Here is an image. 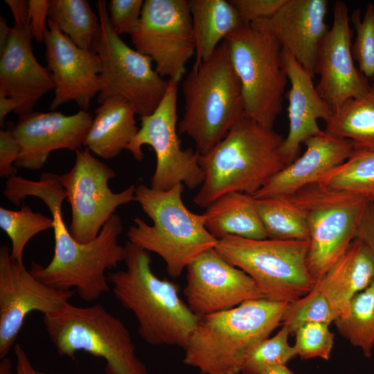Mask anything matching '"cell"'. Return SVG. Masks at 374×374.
<instances>
[{"label": "cell", "instance_id": "cell-1", "mask_svg": "<svg viewBox=\"0 0 374 374\" xmlns=\"http://www.w3.org/2000/svg\"><path fill=\"white\" fill-rule=\"evenodd\" d=\"M3 195L15 206L28 196L38 197L51 213L53 256L46 266L32 264L30 271L35 277L57 290H73L87 302L109 292L106 271L125 261L126 256L125 246L118 244L123 224L118 214L112 215L94 240L80 243L71 236L63 220L62 206L66 193L60 175L44 172L37 181L13 175L7 179Z\"/></svg>", "mask_w": 374, "mask_h": 374}, {"label": "cell", "instance_id": "cell-2", "mask_svg": "<svg viewBox=\"0 0 374 374\" xmlns=\"http://www.w3.org/2000/svg\"><path fill=\"white\" fill-rule=\"evenodd\" d=\"M284 139L243 116L213 149L199 154L204 177L194 203L207 208L227 193L253 195L287 165L281 152Z\"/></svg>", "mask_w": 374, "mask_h": 374}, {"label": "cell", "instance_id": "cell-3", "mask_svg": "<svg viewBox=\"0 0 374 374\" xmlns=\"http://www.w3.org/2000/svg\"><path fill=\"white\" fill-rule=\"evenodd\" d=\"M125 247L126 269L107 274L114 296L133 313L146 343L184 348L199 317L181 299L175 283L153 273L150 252L130 241Z\"/></svg>", "mask_w": 374, "mask_h": 374}, {"label": "cell", "instance_id": "cell-4", "mask_svg": "<svg viewBox=\"0 0 374 374\" xmlns=\"http://www.w3.org/2000/svg\"><path fill=\"white\" fill-rule=\"evenodd\" d=\"M289 303L258 299L202 317L184 348L201 374H240L251 351L280 324Z\"/></svg>", "mask_w": 374, "mask_h": 374}, {"label": "cell", "instance_id": "cell-5", "mask_svg": "<svg viewBox=\"0 0 374 374\" xmlns=\"http://www.w3.org/2000/svg\"><path fill=\"white\" fill-rule=\"evenodd\" d=\"M184 186L179 184L160 190L138 186L135 202L152 224L135 217L127 232L130 242L159 255L172 278L179 277L190 262L218 242L206 229L204 214L193 213L185 206Z\"/></svg>", "mask_w": 374, "mask_h": 374}, {"label": "cell", "instance_id": "cell-6", "mask_svg": "<svg viewBox=\"0 0 374 374\" xmlns=\"http://www.w3.org/2000/svg\"><path fill=\"white\" fill-rule=\"evenodd\" d=\"M182 91L184 110L178 132L190 137L196 151L204 155L244 116L241 84L226 40L207 60L193 66L182 82Z\"/></svg>", "mask_w": 374, "mask_h": 374}, {"label": "cell", "instance_id": "cell-7", "mask_svg": "<svg viewBox=\"0 0 374 374\" xmlns=\"http://www.w3.org/2000/svg\"><path fill=\"white\" fill-rule=\"evenodd\" d=\"M46 333L60 356L84 351L106 361V374H148L125 324L101 304L81 307L69 301L44 315Z\"/></svg>", "mask_w": 374, "mask_h": 374}, {"label": "cell", "instance_id": "cell-8", "mask_svg": "<svg viewBox=\"0 0 374 374\" xmlns=\"http://www.w3.org/2000/svg\"><path fill=\"white\" fill-rule=\"evenodd\" d=\"M215 249L245 272L265 299L290 303L310 292L317 283L308 266L309 240L226 236Z\"/></svg>", "mask_w": 374, "mask_h": 374}, {"label": "cell", "instance_id": "cell-9", "mask_svg": "<svg viewBox=\"0 0 374 374\" xmlns=\"http://www.w3.org/2000/svg\"><path fill=\"white\" fill-rule=\"evenodd\" d=\"M225 40L241 84L244 116L273 129L283 109L288 80L280 44L269 33L251 24L242 25Z\"/></svg>", "mask_w": 374, "mask_h": 374}, {"label": "cell", "instance_id": "cell-10", "mask_svg": "<svg viewBox=\"0 0 374 374\" xmlns=\"http://www.w3.org/2000/svg\"><path fill=\"white\" fill-rule=\"evenodd\" d=\"M288 198L305 215L309 229L308 266L319 280L355 240L368 201L319 183Z\"/></svg>", "mask_w": 374, "mask_h": 374}, {"label": "cell", "instance_id": "cell-11", "mask_svg": "<svg viewBox=\"0 0 374 374\" xmlns=\"http://www.w3.org/2000/svg\"><path fill=\"white\" fill-rule=\"evenodd\" d=\"M101 32L95 52L102 62V89L98 95L101 104L111 97H121L140 117L151 114L163 98L168 86L152 67V59L129 46L112 28L107 2L96 4Z\"/></svg>", "mask_w": 374, "mask_h": 374}, {"label": "cell", "instance_id": "cell-12", "mask_svg": "<svg viewBox=\"0 0 374 374\" xmlns=\"http://www.w3.org/2000/svg\"><path fill=\"white\" fill-rule=\"evenodd\" d=\"M177 82L168 80V86L161 102L150 115L140 117L141 127L126 150L136 161H142V147L154 150L157 163L150 180V187L167 190L181 184L189 189L201 186L204 171L199 164V154L191 148L183 150L178 132Z\"/></svg>", "mask_w": 374, "mask_h": 374}, {"label": "cell", "instance_id": "cell-13", "mask_svg": "<svg viewBox=\"0 0 374 374\" xmlns=\"http://www.w3.org/2000/svg\"><path fill=\"white\" fill-rule=\"evenodd\" d=\"M115 176L112 168L86 148L75 152L73 166L60 175L71 208L69 231L77 242L94 240L118 207L135 201L134 185L119 193L110 189L108 183Z\"/></svg>", "mask_w": 374, "mask_h": 374}, {"label": "cell", "instance_id": "cell-14", "mask_svg": "<svg viewBox=\"0 0 374 374\" xmlns=\"http://www.w3.org/2000/svg\"><path fill=\"white\" fill-rule=\"evenodd\" d=\"M134 48L150 57L163 78L179 83L195 54L188 0H145L130 36Z\"/></svg>", "mask_w": 374, "mask_h": 374}, {"label": "cell", "instance_id": "cell-15", "mask_svg": "<svg viewBox=\"0 0 374 374\" xmlns=\"http://www.w3.org/2000/svg\"><path fill=\"white\" fill-rule=\"evenodd\" d=\"M75 291L52 287L13 259L7 246L0 247V359L7 357L27 316L50 314L69 302Z\"/></svg>", "mask_w": 374, "mask_h": 374}, {"label": "cell", "instance_id": "cell-16", "mask_svg": "<svg viewBox=\"0 0 374 374\" xmlns=\"http://www.w3.org/2000/svg\"><path fill=\"white\" fill-rule=\"evenodd\" d=\"M186 270L184 295L190 310L199 317L263 298L254 281L215 248L200 254Z\"/></svg>", "mask_w": 374, "mask_h": 374}, {"label": "cell", "instance_id": "cell-17", "mask_svg": "<svg viewBox=\"0 0 374 374\" xmlns=\"http://www.w3.org/2000/svg\"><path fill=\"white\" fill-rule=\"evenodd\" d=\"M47 26L46 60L55 84L50 110L75 101L80 110L87 111L102 89L100 58L96 52L76 46L48 19Z\"/></svg>", "mask_w": 374, "mask_h": 374}, {"label": "cell", "instance_id": "cell-18", "mask_svg": "<svg viewBox=\"0 0 374 374\" xmlns=\"http://www.w3.org/2000/svg\"><path fill=\"white\" fill-rule=\"evenodd\" d=\"M87 111L71 115L60 112H31L19 116L11 127L19 146L17 168L39 170L57 150H80L93 121Z\"/></svg>", "mask_w": 374, "mask_h": 374}, {"label": "cell", "instance_id": "cell-19", "mask_svg": "<svg viewBox=\"0 0 374 374\" xmlns=\"http://www.w3.org/2000/svg\"><path fill=\"white\" fill-rule=\"evenodd\" d=\"M350 21L347 5L337 1L333 8L332 27L319 54L320 78L316 88L333 112L346 100L365 93L371 86V82L355 65Z\"/></svg>", "mask_w": 374, "mask_h": 374}, {"label": "cell", "instance_id": "cell-20", "mask_svg": "<svg viewBox=\"0 0 374 374\" xmlns=\"http://www.w3.org/2000/svg\"><path fill=\"white\" fill-rule=\"evenodd\" d=\"M326 0H286L271 17L251 25L272 35L314 78L329 27Z\"/></svg>", "mask_w": 374, "mask_h": 374}, {"label": "cell", "instance_id": "cell-21", "mask_svg": "<svg viewBox=\"0 0 374 374\" xmlns=\"http://www.w3.org/2000/svg\"><path fill=\"white\" fill-rule=\"evenodd\" d=\"M30 28H12L0 53V93L12 98L19 116L33 112L39 100L55 89L51 73L34 55Z\"/></svg>", "mask_w": 374, "mask_h": 374}, {"label": "cell", "instance_id": "cell-22", "mask_svg": "<svg viewBox=\"0 0 374 374\" xmlns=\"http://www.w3.org/2000/svg\"><path fill=\"white\" fill-rule=\"evenodd\" d=\"M300 157L274 175L253 196L288 197L318 183L326 175L348 159L355 152L353 143L323 131L308 139Z\"/></svg>", "mask_w": 374, "mask_h": 374}, {"label": "cell", "instance_id": "cell-23", "mask_svg": "<svg viewBox=\"0 0 374 374\" xmlns=\"http://www.w3.org/2000/svg\"><path fill=\"white\" fill-rule=\"evenodd\" d=\"M283 62L291 86L287 108L289 132L281 147L288 165L297 158L303 143L323 132L318 121L327 123L334 112L317 91L312 75L284 49Z\"/></svg>", "mask_w": 374, "mask_h": 374}, {"label": "cell", "instance_id": "cell-24", "mask_svg": "<svg viewBox=\"0 0 374 374\" xmlns=\"http://www.w3.org/2000/svg\"><path fill=\"white\" fill-rule=\"evenodd\" d=\"M373 280L374 258L365 246L355 239L323 277L317 281L339 319L346 317L353 297L365 290Z\"/></svg>", "mask_w": 374, "mask_h": 374}, {"label": "cell", "instance_id": "cell-25", "mask_svg": "<svg viewBox=\"0 0 374 374\" xmlns=\"http://www.w3.org/2000/svg\"><path fill=\"white\" fill-rule=\"evenodd\" d=\"M83 145L99 157L111 159L126 150L137 134L135 110L121 97H111L95 110Z\"/></svg>", "mask_w": 374, "mask_h": 374}, {"label": "cell", "instance_id": "cell-26", "mask_svg": "<svg viewBox=\"0 0 374 374\" xmlns=\"http://www.w3.org/2000/svg\"><path fill=\"white\" fill-rule=\"evenodd\" d=\"M204 215L205 226L217 240L226 236L246 239H266L256 199L251 195L227 193L210 204Z\"/></svg>", "mask_w": 374, "mask_h": 374}, {"label": "cell", "instance_id": "cell-27", "mask_svg": "<svg viewBox=\"0 0 374 374\" xmlns=\"http://www.w3.org/2000/svg\"><path fill=\"white\" fill-rule=\"evenodd\" d=\"M195 46L193 66L207 60L244 24L230 1L188 0Z\"/></svg>", "mask_w": 374, "mask_h": 374}, {"label": "cell", "instance_id": "cell-28", "mask_svg": "<svg viewBox=\"0 0 374 374\" xmlns=\"http://www.w3.org/2000/svg\"><path fill=\"white\" fill-rule=\"evenodd\" d=\"M325 132L350 141L355 151H374V81L363 95L346 100L326 123Z\"/></svg>", "mask_w": 374, "mask_h": 374}, {"label": "cell", "instance_id": "cell-29", "mask_svg": "<svg viewBox=\"0 0 374 374\" xmlns=\"http://www.w3.org/2000/svg\"><path fill=\"white\" fill-rule=\"evenodd\" d=\"M48 19L79 48L95 52L101 26L87 0H49Z\"/></svg>", "mask_w": 374, "mask_h": 374}, {"label": "cell", "instance_id": "cell-30", "mask_svg": "<svg viewBox=\"0 0 374 374\" xmlns=\"http://www.w3.org/2000/svg\"><path fill=\"white\" fill-rule=\"evenodd\" d=\"M256 205L268 238L309 240L305 215L288 197L259 198L256 199Z\"/></svg>", "mask_w": 374, "mask_h": 374}, {"label": "cell", "instance_id": "cell-31", "mask_svg": "<svg viewBox=\"0 0 374 374\" xmlns=\"http://www.w3.org/2000/svg\"><path fill=\"white\" fill-rule=\"evenodd\" d=\"M339 333L366 357L374 348V280L352 299L348 314L335 322Z\"/></svg>", "mask_w": 374, "mask_h": 374}, {"label": "cell", "instance_id": "cell-32", "mask_svg": "<svg viewBox=\"0 0 374 374\" xmlns=\"http://www.w3.org/2000/svg\"><path fill=\"white\" fill-rule=\"evenodd\" d=\"M318 183L374 202V151H355Z\"/></svg>", "mask_w": 374, "mask_h": 374}, {"label": "cell", "instance_id": "cell-33", "mask_svg": "<svg viewBox=\"0 0 374 374\" xmlns=\"http://www.w3.org/2000/svg\"><path fill=\"white\" fill-rule=\"evenodd\" d=\"M52 218L34 212L24 204L19 211L0 207V228L11 240V257L23 261L24 251L28 242L37 234L53 229Z\"/></svg>", "mask_w": 374, "mask_h": 374}, {"label": "cell", "instance_id": "cell-34", "mask_svg": "<svg viewBox=\"0 0 374 374\" xmlns=\"http://www.w3.org/2000/svg\"><path fill=\"white\" fill-rule=\"evenodd\" d=\"M290 330L284 326L273 337L261 341L246 359L240 374H267L271 368L287 365L296 355L289 343Z\"/></svg>", "mask_w": 374, "mask_h": 374}, {"label": "cell", "instance_id": "cell-35", "mask_svg": "<svg viewBox=\"0 0 374 374\" xmlns=\"http://www.w3.org/2000/svg\"><path fill=\"white\" fill-rule=\"evenodd\" d=\"M337 319L335 313L317 281L310 292L289 303L282 326H285L292 335L305 324L320 323L330 326Z\"/></svg>", "mask_w": 374, "mask_h": 374}, {"label": "cell", "instance_id": "cell-36", "mask_svg": "<svg viewBox=\"0 0 374 374\" xmlns=\"http://www.w3.org/2000/svg\"><path fill=\"white\" fill-rule=\"evenodd\" d=\"M355 30L352 45L354 61L359 71L371 82L374 81V4L368 3L361 17L360 10H354L350 17Z\"/></svg>", "mask_w": 374, "mask_h": 374}, {"label": "cell", "instance_id": "cell-37", "mask_svg": "<svg viewBox=\"0 0 374 374\" xmlns=\"http://www.w3.org/2000/svg\"><path fill=\"white\" fill-rule=\"evenodd\" d=\"M294 335V347L296 355L301 359H330L334 346L335 335L330 330L328 325L309 323L299 328Z\"/></svg>", "mask_w": 374, "mask_h": 374}, {"label": "cell", "instance_id": "cell-38", "mask_svg": "<svg viewBox=\"0 0 374 374\" xmlns=\"http://www.w3.org/2000/svg\"><path fill=\"white\" fill-rule=\"evenodd\" d=\"M143 3V0H111L107 3L111 26L118 35L131 36L135 32L140 22Z\"/></svg>", "mask_w": 374, "mask_h": 374}, {"label": "cell", "instance_id": "cell-39", "mask_svg": "<svg viewBox=\"0 0 374 374\" xmlns=\"http://www.w3.org/2000/svg\"><path fill=\"white\" fill-rule=\"evenodd\" d=\"M244 24L272 16L286 0H229Z\"/></svg>", "mask_w": 374, "mask_h": 374}, {"label": "cell", "instance_id": "cell-40", "mask_svg": "<svg viewBox=\"0 0 374 374\" xmlns=\"http://www.w3.org/2000/svg\"><path fill=\"white\" fill-rule=\"evenodd\" d=\"M19 154V146L11 127L0 131V176L9 178L16 175L15 163Z\"/></svg>", "mask_w": 374, "mask_h": 374}, {"label": "cell", "instance_id": "cell-41", "mask_svg": "<svg viewBox=\"0 0 374 374\" xmlns=\"http://www.w3.org/2000/svg\"><path fill=\"white\" fill-rule=\"evenodd\" d=\"M48 6V0H29L30 30L38 44L44 41L47 31Z\"/></svg>", "mask_w": 374, "mask_h": 374}, {"label": "cell", "instance_id": "cell-42", "mask_svg": "<svg viewBox=\"0 0 374 374\" xmlns=\"http://www.w3.org/2000/svg\"><path fill=\"white\" fill-rule=\"evenodd\" d=\"M355 239L359 240L374 258V202L366 204Z\"/></svg>", "mask_w": 374, "mask_h": 374}, {"label": "cell", "instance_id": "cell-43", "mask_svg": "<svg viewBox=\"0 0 374 374\" xmlns=\"http://www.w3.org/2000/svg\"><path fill=\"white\" fill-rule=\"evenodd\" d=\"M14 17V26L20 28H30L29 1L6 0Z\"/></svg>", "mask_w": 374, "mask_h": 374}, {"label": "cell", "instance_id": "cell-44", "mask_svg": "<svg viewBox=\"0 0 374 374\" xmlns=\"http://www.w3.org/2000/svg\"><path fill=\"white\" fill-rule=\"evenodd\" d=\"M14 351L16 357V374H59L45 373L36 369L26 352L19 344L15 345Z\"/></svg>", "mask_w": 374, "mask_h": 374}, {"label": "cell", "instance_id": "cell-45", "mask_svg": "<svg viewBox=\"0 0 374 374\" xmlns=\"http://www.w3.org/2000/svg\"><path fill=\"white\" fill-rule=\"evenodd\" d=\"M17 105L16 102L11 98L7 97L3 94L0 93V125L1 127H4L5 118L10 113L16 110Z\"/></svg>", "mask_w": 374, "mask_h": 374}, {"label": "cell", "instance_id": "cell-46", "mask_svg": "<svg viewBox=\"0 0 374 374\" xmlns=\"http://www.w3.org/2000/svg\"><path fill=\"white\" fill-rule=\"evenodd\" d=\"M12 28L8 25L7 19L1 15L0 17V53L4 50L10 38Z\"/></svg>", "mask_w": 374, "mask_h": 374}, {"label": "cell", "instance_id": "cell-47", "mask_svg": "<svg viewBox=\"0 0 374 374\" xmlns=\"http://www.w3.org/2000/svg\"><path fill=\"white\" fill-rule=\"evenodd\" d=\"M0 374H13L12 364L9 358L5 357L1 359Z\"/></svg>", "mask_w": 374, "mask_h": 374}, {"label": "cell", "instance_id": "cell-48", "mask_svg": "<svg viewBox=\"0 0 374 374\" xmlns=\"http://www.w3.org/2000/svg\"><path fill=\"white\" fill-rule=\"evenodd\" d=\"M267 374H296L293 371L287 367V365H283L274 367L270 369Z\"/></svg>", "mask_w": 374, "mask_h": 374}]
</instances>
